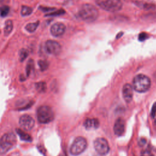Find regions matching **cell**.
I'll return each mask as SVG.
<instances>
[{"label":"cell","mask_w":156,"mask_h":156,"mask_svg":"<svg viewBox=\"0 0 156 156\" xmlns=\"http://www.w3.org/2000/svg\"><path fill=\"white\" fill-rule=\"evenodd\" d=\"M80 18L86 22H93L98 18L99 12L92 4H84L82 5L78 12Z\"/></svg>","instance_id":"cell-1"},{"label":"cell","mask_w":156,"mask_h":156,"mask_svg":"<svg viewBox=\"0 0 156 156\" xmlns=\"http://www.w3.org/2000/svg\"><path fill=\"white\" fill-rule=\"evenodd\" d=\"M151 87V80L146 75L140 74L136 75L133 80V88L139 93L147 91Z\"/></svg>","instance_id":"cell-2"},{"label":"cell","mask_w":156,"mask_h":156,"mask_svg":"<svg viewBox=\"0 0 156 156\" xmlns=\"http://www.w3.org/2000/svg\"><path fill=\"white\" fill-rule=\"evenodd\" d=\"M37 117L40 123L47 124L54 119V113L50 107L41 105L37 109Z\"/></svg>","instance_id":"cell-3"},{"label":"cell","mask_w":156,"mask_h":156,"mask_svg":"<svg viewBox=\"0 0 156 156\" xmlns=\"http://www.w3.org/2000/svg\"><path fill=\"white\" fill-rule=\"evenodd\" d=\"M96 3L101 9L110 12H118L122 7L121 0H96Z\"/></svg>","instance_id":"cell-4"},{"label":"cell","mask_w":156,"mask_h":156,"mask_svg":"<svg viewBox=\"0 0 156 156\" xmlns=\"http://www.w3.org/2000/svg\"><path fill=\"white\" fill-rule=\"evenodd\" d=\"M16 142V137L12 132L5 133L0 139V152H4L12 147Z\"/></svg>","instance_id":"cell-5"},{"label":"cell","mask_w":156,"mask_h":156,"mask_svg":"<svg viewBox=\"0 0 156 156\" xmlns=\"http://www.w3.org/2000/svg\"><path fill=\"white\" fill-rule=\"evenodd\" d=\"M87 146L86 139L82 136H78L76 138L70 147V153L73 155H78L86 149Z\"/></svg>","instance_id":"cell-6"},{"label":"cell","mask_w":156,"mask_h":156,"mask_svg":"<svg viewBox=\"0 0 156 156\" xmlns=\"http://www.w3.org/2000/svg\"><path fill=\"white\" fill-rule=\"evenodd\" d=\"M94 148L100 155L107 154L110 150L108 141L104 138H98L93 142Z\"/></svg>","instance_id":"cell-7"},{"label":"cell","mask_w":156,"mask_h":156,"mask_svg":"<svg viewBox=\"0 0 156 156\" xmlns=\"http://www.w3.org/2000/svg\"><path fill=\"white\" fill-rule=\"evenodd\" d=\"M19 125L22 130L24 131H29L34 127L35 121L30 115H24L20 118Z\"/></svg>","instance_id":"cell-8"},{"label":"cell","mask_w":156,"mask_h":156,"mask_svg":"<svg viewBox=\"0 0 156 156\" xmlns=\"http://www.w3.org/2000/svg\"><path fill=\"white\" fill-rule=\"evenodd\" d=\"M45 49L47 52L54 55H58L62 51V47L59 43L51 40H48L46 42Z\"/></svg>","instance_id":"cell-9"},{"label":"cell","mask_w":156,"mask_h":156,"mask_svg":"<svg viewBox=\"0 0 156 156\" xmlns=\"http://www.w3.org/2000/svg\"><path fill=\"white\" fill-rule=\"evenodd\" d=\"M66 27L64 24L62 23H54L51 27V34L55 37L62 36L65 32Z\"/></svg>","instance_id":"cell-10"},{"label":"cell","mask_w":156,"mask_h":156,"mask_svg":"<svg viewBox=\"0 0 156 156\" xmlns=\"http://www.w3.org/2000/svg\"><path fill=\"white\" fill-rule=\"evenodd\" d=\"M124 129H125V122L124 119L121 118H118L114 124V127H113L114 133L118 136H121L124 133Z\"/></svg>","instance_id":"cell-11"},{"label":"cell","mask_w":156,"mask_h":156,"mask_svg":"<svg viewBox=\"0 0 156 156\" xmlns=\"http://www.w3.org/2000/svg\"><path fill=\"white\" fill-rule=\"evenodd\" d=\"M122 96L126 102H130L133 98V87L129 83H126L122 87Z\"/></svg>","instance_id":"cell-12"},{"label":"cell","mask_w":156,"mask_h":156,"mask_svg":"<svg viewBox=\"0 0 156 156\" xmlns=\"http://www.w3.org/2000/svg\"><path fill=\"white\" fill-rule=\"evenodd\" d=\"M85 127L87 129H97L99 126V122L98 119L95 118H87L83 122Z\"/></svg>","instance_id":"cell-13"},{"label":"cell","mask_w":156,"mask_h":156,"mask_svg":"<svg viewBox=\"0 0 156 156\" xmlns=\"http://www.w3.org/2000/svg\"><path fill=\"white\" fill-rule=\"evenodd\" d=\"M135 4L138 7L143 9L144 10H154L156 7V6L154 4L150 3V2H143V1H136V2H135Z\"/></svg>","instance_id":"cell-14"},{"label":"cell","mask_w":156,"mask_h":156,"mask_svg":"<svg viewBox=\"0 0 156 156\" xmlns=\"http://www.w3.org/2000/svg\"><path fill=\"white\" fill-rule=\"evenodd\" d=\"M13 27V22L10 20H8L5 22L4 29V34L5 36H8L12 31Z\"/></svg>","instance_id":"cell-15"},{"label":"cell","mask_w":156,"mask_h":156,"mask_svg":"<svg viewBox=\"0 0 156 156\" xmlns=\"http://www.w3.org/2000/svg\"><path fill=\"white\" fill-rule=\"evenodd\" d=\"M16 131L17 134L19 135V136L22 140L25 141H28V142L32 141V137L29 134L26 133L24 130L20 129H16Z\"/></svg>","instance_id":"cell-16"},{"label":"cell","mask_w":156,"mask_h":156,"mask_svg":"<svg viewBox=\"0 0 156 156\" xmlns=\"http://www.w3.org/2000/svg\"><path fill=\"white\" fill-rule=\"evenodd\" d=\"M39 24V21H37L35 23H30L27 24L26 26H25V29L26 30L29 32H34V31H35V30L37 29V28L38 27Z\"/></svg>","instance_id":"cell-17"},{"label":"cell","mask_w":156,"mask_h":156,"mask_svg":"<svg viewBox=\"0 0 156 156\" xmlns=\"http://www.w3.org/2000/svg\"><path fill=\"white\" fill-rule=\"evenodd\" d=\"M35 88L38 92L43 93L46 90V84L44 82H39L35 83Z\"/></svg>","instance_id":"cell-18"},{"label":"cell","mask_w":156,"mask_h":156,"mask_svg":"<svg viewBox=\"0 0 156 156\" xmlns=\"http://www.w3.org/2000/svg\"><path fill=\"white\" fill-rule=\"evenodd\" d=\"M29 52L26 49H21L19 52V60L20 62H23L28 56Z\"/></svg>","instance_id":"cell-19"},{"label":"cell","mask_w":156,"mask_h":156,"mask_svg":"<svg viewBox=\"0 0 156 156\" xmlns=\"http://www.w3.org/2000/svg\"><path fill=\"white\" fill-rule=\"evenodd\" d=\"M32 12V9L30 7L26 6V5H23L21 8V14L22 16H28L30 15Z\"/></svg>","instance_id":"cell-20"},{"label":"cell","mask_w":156,"mask_h":156,"mask_svg":"<svg viewBox=\"0 0 156 156\" xmlns=\"http://www.w3.org/2000/svg\"><path fill=\"white\" fill-rule=\"evenodd\" d=\"M34 61L33 60L30 59L28 61L27 63V66H26V76H29L31 73V71H32V69H34Z\"/></svg>","instance_id":"cell-21"},{"label":"cell","mask_w":156,"mask_h":156,"mask_svg":"<svg viewBox=\"0 0 156 156\" xmlns=\"http://www.w3.org/2000/svg\"><path fill=\"white\" fill-rule=\"evenodd\" d=\"M38 66H39L41 71H45L48 68L49 63L46 60H40L38 61Z\"/></svg>","instance_id":"cell-22"},{"label":"cell","mask_w":156,"mask_h":156,"mask_svg":"<svg viewBox=\"0 0 156 156\" xmlns=\"http://www.w3.org/2000/svg\"><path fill=\"white\" fill-rule=\"evenodd\" d=\"M10 10L9 7L7 5H3L0 7V15L4 17L7 15Z\"/></svg>","instance_id":"cell-23"},{"label":"cell","mask_w":156,"mask_h":156,"mask_svg":"<svg viewBox=\"0 0 156 156\" xmlns=\"http://www.w3.org/2000/svg\"><path fill=\"white\" fill-rule=\"evenodd\" d=\"M65 13V12L63 9H59V10H55L54 12H51V13L46 15V16H58V15H63Z\"/></svg>","instance_id":"cell-24"},{"label":"cell","mask_w":156,"mask_h":156,"mask_svg":"<svg viewBox=\"0 0 156 156\" xmlns=\"http://www.w3.org/2000/svg\"><path fill=\"white\" fill-rule=\"evenodd\" d=\"M148 35L147 34L145 33V32H142L140 33L138 35V40L140 41H143L144 40H145L146 39H147L148 38Z\"/></svg>","instance_id":"cell-25"},{"label":"cell","mask_w":156,"mask_h":156,"mask_svg":"<svg viewBox=\"0 0 156 156\" xmlns=\"http://www.w3.org/2000/svg\"><path fill=\"white\" fill-rule=\"evenodd\" d=\"M156 113V102H155L153 104V106L152 107V110H151V115L152 117H154Z\"/></svg>","instance_id":"cell-26"},{"label":"cell","mask_w":156,"mask_h":156,"mask_svg":"<svg viewBox=\"0 0 156 156\" xmlns=\"http://www.w3.org/2000/svg\"><path fill=\"white\" fill-rule=\"evenodd\" d=\"M142 156H153V155L149 151L147 150V151H144L142 152Z\"/></svg>","instance_id":"cell-27"},{"label":"cell","mask_w":156,"mask_h":156,"mask_svg":"<svg viewBox=\"0 0 156 156\" xmlns=\"http://www.w3.org/2000/svg\"><path fill=\"white\" fill-rule=\"evenodd\" d=\"M42 10L43 11H49V10H52L54 9L53 8H50V7H40Z\"/></svg>","instance_id":"cell-28"},{"label":"cell","mask_w":156,"mask_h":156,"mask_svg":"<svg viewBox=\"0 0 156 156\" xmlns=\"http://www.w3.org/2000/svg\"><path fill=\"white\" fill-rule=\"evenodd\" d=\"M145 143H146V140L144 138H141V139H140V141H139V142H138V144H139V145H140V146H143L144 144H145Z\"/></svg>","instance_id":"cell-29"},{"label":"cell","mask_w":156,"mask_h":156,"mask_svg":"<svg viewBox=\"0 0 156 156\" xmlns=\"http://www.w3.org/2000/svg\"><path fill=\"white\" fill-rule=\"evenodd\" d=\"M122 35V32H120V33H119V34H118V35L116 36V38H119V37H120Z\"/></svg>","instance_id":"cell-30"},{"label":"cell","mask_w":156,"mask_h":156,"mask_svg":"<svg viewBox=\"0 0 156 156\" xmlns=\"http://www.w3.org/2000/svg\"><path fill=\"white\" fill-rule=\"evenodd\" d=\"M7 1H8L7 0H0V2H7Z\"/></svg>","instance_id":"cell-31"},{"label":"cell","mask_w":156,"mask_h":156,"mask_svg":"<svg viewBox=\"0 0 156 156\" xmlns=\"http://www.w3.org/2000/svg\"><path fill=\"white\" fill-rule=\"evenodd\" d=\"M155 124H156V120H155Z\"/></svg>","instance_id":"cell-32"},{"label":"cell","mask_w":156,"mask_h":156,"mask_svg":"<svg viewBox=\"0 0 156 156\" xmlns=\"http://www.w3.org/2000/svg\"><path fill=\"white\" fill-rule=\"evenodd\" d=\"M58 156H62V155H58Z\"/></svg>","instance_id":"cell-33"},{"label":"cell","mask_w":156,"mask_h":156,"mask_svg":"<svg viewBox=\"0 0 156 156\" xmlns=\"http://www.w3.org/2000/svg\"><path fill=\"white\" fill-rule=\"evenodd\" d=\"M0 33H1V31H0Z\"/></svg>","instance_id":"cell-34"}]
</instances>
